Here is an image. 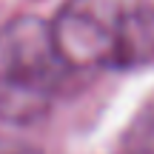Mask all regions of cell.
<instances>
[{
  "label": "cell",
  "instance_id": "3",
  "mask_svg": "<svg viewBox=\"0 0 154 154\" xmlns=\"http://www.w3.org/2000/svg\"><path fill=\"white\" fill-rule=\"evenodd\" d=\"M0 154H43V151L34 146L17 143V140H0Z\"/></svg>",
  "mask_w": 154,
  "mask_h": 154
},
{
  "label": "cell",
  "instance_id": "1",
  "mask_svg": "<svg viewBox=\"0 0 154 154\" xmlns=\"http://www.w3.org/2000/svg\"><path fill=\"white\" fill-rule=\"evenodd\" d=\"M51 32L72 69H137L154 60L149 0H66Z\"/></svg>",
  "mask_w": 154,
  "mask_h": 154
},
{
  "label": "cell",
  "instance_id": "2",
  "mask_svg": "<svg viewBox=\"0 0 154 154\" xmlns=\"http://www.w3.org/2000/svg\"><path fill=\"white\" fill-rule=\"evenodd\" d=\"M72 63L63 57L51 23L14 17L0 29V117L34 123L54 106L66 88Z\"/></svg>",
  "mask_w": 154,
  "mask_h": 154
},
{
  "label": "cell",
  "instance_id": "4",
  "mask_svg": "<svg viewBox=\"0 0 154 154\" xmlns=\"http://www.w3.org/2000/svg\"><path fill=\"white\" fill-rule=\"evenodd\" d=\"M131 154H154V149H143V151H131Z\"/></svg>",
  "mask_w": 154,
  "mask_h": 154
}]
</instances>
